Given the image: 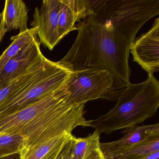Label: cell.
Wrapping results in <instances>:
<instances>
[{"label":"cell","instance_id":"cell-1","mask_svg":"<svg viewBox=\"0 0 159 159\" xmlns=\"http://www.w3.org/2000/svg\"><path fill=\"white\" fill-rule=\"evenodd\" d=\"M78 36L67 54L57 62L70 71L98 69L108 71L120 95L130 82L128 63L132 43L97 14L80 21Z\"/></svg>","mask_w":159,"mask_h":159},{"label":"cell","instance_id":"cell-2","mask_svg":"<svg viewBox=\"0 0 159 159\" xmlns=\"http://www.w3.org/2000/svg\"><path fill=\"white\" fill-rule=\"evenodd\" d=\"M59 87L23 108L0 116V133L22 135L23 148H26L65 133L72 134L78 126H87L85 104H68Z\"/></svg>","mask_w":159,"mask_h":159},{"label":"cell","instance_id":"cell-3","mask_svg":"<svg viewBox=\"0 0 159 159\" xmlns=\"http://www.w3.org/2000/svg\"><path fill=\"white\" fill-rule=\"evenodd\" d=\"M159 106V82L153 74L145 81L130 83L122 91L114 107L95 120H88L87 126L99 134H109L142 123L154 116Z\"/></svg>","mask_w":159,"mask_h":159},{"label":"cell","instance_id":"cell-4","mask_svg":"<svg viewBox=\"0 0 159 159\" xmlns=\"http://www.w3.org/2000/svg\"><path fill=\"white\" fill-rule=\"evenodd\" d=\"M59 90L67 103L71 105L85 104L98 98L116 100L119 96L112 75L98 69L71 71Z\"/></svg>","mask_w":159,"mask_h":159},{"label":"cell","instance_id":"cell-5","mask_svg":"<svg viewBox=\"0 0 159 159\" xmlns=\"http://www.w3.org/2000/svg\"><path fill=\"white\" fill-rule=\"evenodd\" d=\"M133 43L140 29L159 14V0H108L98 13Z\"/></svg>","mask_w":159,"mask_h":159},{"label":"cell","instance_id":"cell-6","mask_svg":"<svg viewBox=\"0 0 159 159\" xmlns=\"http://www.w3.org/2000/svg\"><path fill=\"white\" fill-rule=\"evenodd\" d=\"M71 72L52 62L26 88L0 106V116L17 111L54 92Z\"/></svg>","mask_w":159,"mask_h":159},{"label":"cell","instance_id":"cell-7","mask_svg":"<svg viewBox=\"0 0 159 159\" xmlns=\"http://www.w3.org/2000/svg\"><path fill=\"white\" fill-rule=\"evenodd\" d=\"M61 5V0H43L40 8H35L30 24L36 29L40 43L51 51L60 41L58 23Z\"/></svg>","mask_w":159,"mask_h":159},{"label":"cell","instance_id":"cell-8","mask_svg":"<svg viewBox=\"0 0 159 159\" xmlns=\"http://www.w3.org/2000/svg\"><path fill=\"white\" fill-rule=\"evenodd\" d=\"M133 60L148 74L159 70V18L154 21L152 27L134 40L130 47Z\"/></svg>","mask_w":159,"mask_h":159},{"label":"cell","instance_id":"cell-9","mask_svg":"<svg viewBox=\"0 0 159 159\" xmlns=\"http://www.w3.org/2000/svg\"><path fill=\"white\" fill-rule=\"evenodd\" d=\"M124 136L111 142L100 143L101 151L106 159H110L140 143L159 138V124L135 125L121 132Z\"/></svg>","mask_w":159,"mask_h":159},{"label":"cell","instance_id":"cell-10","mask_svg":"<svg viewBox=\"0 0 159 159\" xmlns=\"http://www.w3.org/2000/svg\"><path fill=\"white\" fill-rule=\"evenodd\" d=\"M43 55L38 37L22 48L0 72V90L24 74Z\"/></svg>","mask_w":159,"mask_h":159},{"label":"cell","instance_id":"cell-11","mask_svg":"<svg viewBox=\"0 0 159 159\" xmlns=\"http://www.w3.org/2000/svg\"><path fill=\"white\" fill-rule=\"evenodd\" d=\"M52 62V61L43 55L24 74L13 80L1 89L0 106L26 88Z\"/></svg>","mask_w":159,"mask_h":159},{"label":"cell","instance_id":"cell-12","mask_svg":"<svg viewBox=\"0 0 159 159\" xmlns=\"http://www.w3.org/2000/svg\"><path fill=\"white\" fill-rule=\"evenodd\" d=\"M71 134L65 133L31 148H23L19 159H56Z\"/></svg>","mask_w":159,"mask_h":159},{"label":"cell","instance_id":"cell-13","mask_svg":"<svg viewBox=\"0 0 159 159\" xmlns=\"http://www.w3.org/2000/svg\"><path fill=\"white\" fill-rule=\"evenodd\" d=\"M28 11L26 5L22 0L6 1L2 12L6 31L18 29L19 33H22L27 30Z\"/></svg>","mask_w":159,"mask_h":159},{"label":"cell","instance_id":"cell-14","mask_svg":"<svg viewBox=\"0 0 159 159\" xmlns=\"http://www.w3.org/2000/svg\"><path fill=\"white\" fill-rule=\"evenodd\" d=\"M72 155L74 159H100L104 157L100 148V134L95 130L84 138L72 135Z\"/></svg>","mask_w":159,"mask_h":159},{"label":"cell","instance_id":"cell-15","mask_svg":"<svg viewBox=\"0 0 159 159\" xmlns=\"http://www.w3.org/2000/svg\"><path fill=\"white\" fill-rule=\"evenodd\" d=\"M58 23V33L61 41L70 31L77 30L75 23L78 21L75 0H61Z\"/></svg>","mask_w":159,"mask_h":159},{"label":"cell","instance_id":"cell-16","mask_svg":"<svg viewBox=\"0 0 159 159\" xmlns=\"http://www.w3.org/2000/svg\"><path fill=\"white\" fill-rule=\"evenodd\" d=\"M37 37L36 29L34 28L29 29L25 32L19 33L16 36H12L11 39L12 41L11 43L0 56V72L22 48Z\"/></svg>","mask_w":159,"mask_h":159},{"label":"cell","instance_id":"cell-17","mask_svg":"<svg viewBox=\"0 0 159 159\" xmlns=\"http://www.w3.org/2000/svg\"><path fill=\"white\" fill-rule=\"evenodd\" d=\"M157 151H159V138L140 143L110 159H141Z\"/></svg>","mask_w":159,"mask_h":159},{"label":"cell","instance_id":"cell-18","mask_svg":"<svg viewBox=\"0 0 159 159\" xmlns=\"http://www.w3.org/2000/svg\"><path fill=\"white\" fill-rule=\"evenodd\" d=\"M25 139L20 134L0 133V158L20 153L24 148Z\"/></svg>","mask_w":159,"mask_h":159},{"label":"cell","instance_id":"cell-19","mask_svg":"<svg viewBox=\"0 0 159 159\" xmlns=\"http://www.w3.org/2000/svg\"><path fill=\"white\" fill-rule=\"evenodd\" d=\"M108 0H75L78 21L97 14Z\"/></svg>","mask_w":159,"mask_h":159},{"label":"cell","instance_id":"cell-20","mask_svg":"<svg viewBox=\"0 0 159 159\" xmlns=\"http://www.w3.org/2000/svg\"><path fill=\"white\" fill-rule=\"evenodd\" d=\"M72 134L64 145L56 159H74L72 155Z\"/></svg>","mask_w":159,"mask_h":159},{"label":"cell","instance_id":"cell-21","mask_svg":"<svg viewBox=\"0 0 159 159\" xmlns=\"http://www.w3.org/2000/svg\"><path fill=\"white\" fill-rule=\"evenodd\" d=\"M6 32L7 31L4 27L3 13V12H2L0 13V43Z\"/></svg>","mask_w":159,"mask_h":159},{"label":"cell","instance_id":"cell-22","mask_svg":"<svg viewBox=\"0 0 159 159\" xmlns=\"http://www.w3.org/2000/svg\"><path fill=\"white\" fill-rule=\"evenodd\" d=\"M159 157V151L155 152L146 155L141 159H158Z\"/></svg>","mask_w":159,"mask_h":159},{"label":"cell","instance_id":"cell-23","mask_svg":"<svg viewBox=\"0 0 159 159\" xmlns=\"http://www.w3.org/2000/svg\"><path fill=\"white\" fill-rule=\"evenodd\" d=\"M19 156L20 153H16L1 158L0 159H19Z\"/></svg>","mask_w":159,"mask_h":159},{"label":"cell","instance_id":"cell-24","mask_svg":"<svg viewBox=\"0 0 159 159\" xmlns=\"http://www.w3.org/2000/svg\"><path fill=\"white\" fill-rule=\"evenodd\" d=\"M106 159V158H105V157H103V158H101V159Z\"/></svg>","mask_w":159,"mask_h":159}]
</instances>
